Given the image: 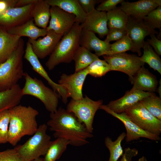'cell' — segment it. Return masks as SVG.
Instances as JSON below:
<instances>
[{
  "label": "cell",
  "instance_id": "8fae6325",
  "mask_svg": "<svg viewBox=\"0 0 161 161\" xmlns=\"http://www.w3.org/2000/svg\"><path fill=\"white\" fill-rule=\"evenodd\" d=\"M126 30L132 43V52H137L140 56L142 54L141 48L145 38L151 34H158V32L149 28L142 21H136L129 16Z\"/></svg>",
  "mask_w": 161,
  "mask_h": 161
},
{
  "label": "cell",
  "instance_id": "f35d334b",
  "mask_svg": "<svg viewBox=\"0 0 161 161\" xmlns=\"http://www.w3.org/2000/svg\"><path fill=\"white\" fill-rule=\"evenodd\" d=\"M123 1V0H103L95 9L98 11L107 12L116 8L117 7V5Z\"/></svg>",
  "mask_w": 161,
  "mask_h": 161
},
{
  "label": "cell",
  "instance_id": "d4e9b609",
  "mask_svg": "<svg viewBox=\"0 0 161 161\" xmlns=\"http://www.w3.org/2000/svg\"><path fill=\"white\" fill-rule=\"evenodd\" d=\"M50 7L46 0H38L34 4L31 15L35 25L38 27H47L50 17Z\"/></svg>",
  "mask_w": 161,
  "mask_h": 161
},
{
  "label": "cell",
  "instance_id": "5b68a950",
  "mask_svg": "<svg viewBox=\"0 0 161 161\" xmlns=\"http://www.w3.org/2000/svg\"><path fill=\"white\" fill-rule=\"evenodd\" d=\"M23 77L25 82L22 88L23 95H31L38 99L50 113L56 111L59 97L56 92L46 86L41 80L31 77L27 72H24Z\"/></svg>",
  "mask_w": 161,
  "mask_h": 161
},
{
  "label": "cell",
  "instance_id": "9a60e30c",
  "mask_svg": "<svg viewBox=\"0 0 161 161\" xmlns=\"http://www.w3.org/2000/svg\"><path fill=\"white\" fill-rule=\"evenodd\" d=\"M50 17L48 31L53 30L64 35L69 31L76 22L75 17L55 6H51Z\"/></svg>",
  "mask_w": 161,
  "mask_h": 161
},
{
  "label": "cell",
  "instance_id": "2e32d148",
  "mask_svg": "<svg viewBox=\"0 0 161 161\" xmlns=\"http://www.w3.org/2000/svg\"><path fill=\"white\" fill-rule=\"evenodd\" d=\"M34 4L8 8L0 15V26L7 29L25 23L32 18L31 12Z\"/></svg>",
  "mask_w": 161,
  "mask_h": 161
},
{
  "label": "cell",
  "instance_id": "277c9868",
  "mask_svg": "<svg viewBox=\"0 0 161 161\" xmlns=\"http://www.w3.org/2000/svg\"><path fill=\"white\" fill-rule=\"evenodd\" d=\"M24 42L21 38L18 45L11 55L0 64V92L10 89L18 84L23 77Z\"/></svg>",
  "mask_w": 161,
  "mask_h": 161
},
{
  "label": "cell",
  "instance_id": "74e56055",
  "mask_svg": "<svg viewBox=\"0 0 161 161\" xmlns=\"http://www.w3.org/2000/svg\"><path fill=\"white\" fill-rule=\"evenodd\" d=\"M127 35L126 30L109 28V31L104 41L110 43L112 41H118Z\"/></svg>",
  "mask_w": 161,
  "mask_h": 161
},
{
  "label": "cell",
  "instance_id": "603a6c76",
  "mask_svg": "<svg viewBox=\"0 0 161 161\" xmlns=\"http://www.w3.org/2000/svg\"><path fill=\"white\" fill-rule=\"evenodd\" d=\"M21 37L9 33L0 26V64L5 62L17 48Z\"/></svg>",
  "mask_w": 161,
  "mask_h": 161
},
{
  "label": "cell",
  "instance_id": "836d02e7",
  "mask_svg": "<svg viewBox=\"0 0 161 161\" xmlns=\"http://www.w3.org/2000/svg\"><path fill=\"white\" fill-rule=\"evenodd\" d=\"M133 47L131 41L127 35L122 38L111 44L109 51L106 55H111L129 51L132 52Z\"/></svg>",
  "mask_w": 161,
  "mask_h": 161
},
{
  "label": "cell",
  "instance_id": "4fadbf2b",
  "mask_svg": "<svg viewBox=\"0 0 161 161\" xmlns=\"http://www.w3.org/2000/svg\"><path fill=\"white\" fill-rule=\"evenodd\" d=\"M24 58L30 63L32 69L45 79L52 89L58 93L63 103H66L68 97L66 90L61 85L54 82L51 79L40 62L39 58L33 52L31 44L28 41L26 44Z\"/></svg>",
  "mask_w": 161,
  "mask_h": 161
},
{
  "label": "cell",
  "instance_id": "d6a6232c",
  "mask_svg": "<svg viewBox=\"0 0 161 161\" xmlns=\"http://www.w3.org/2000/svg\"><path fill=\"white\" fill-rule=\"evenodd\" d=\"M87 69L88 75L95 77H102L111 71L108 63L105 60L99 58L93 61Z\"/></svg>",
  "mask_w": 161,
  "mask_h": 161
},
{
  "label": "cell",
  "instance_id": "83f0119b",
  "mask_svg": "<svg viewBox=\"0 0 161 161\" xmlns=\"http://www.w3.org/2000/svg\"><path fill=\"white\" fill-rule=\"evenodd\" d=\"M69 144L68 140L62 138H57L51 141L44 161H55L61 157Z\"/></svg>",
  "mask_w": 161,
  "mask_h": 161
},
{
  "label": "cell",
  "instance_id": "1f68e13d",
  "mask_svg": "<svg viewBox=\"0 0 161 161\" xmlns=\"http://www.w3.org/2000/svg\"><path fill=\"white\" fill-rule=\"evenodd\" d=\"M154 116L161 120V98L153 93L140 101Z\"/></svg>",
  "mask_w": 161,
  "mask_h": 161
},
{
  "label": "cell",
  "instance_id": "44dd1931",
  "mask_svg": "<svg viewBox=\"0 0 161 161\" xmlns=\"http://www.w3.org/2000/svg\"><path fill=\"white\" fill-rule=\"evenodd\" d=\"M131 82L133 85L132 89L153 93L156 90L158 83L156 76L144 66L140 69Z\"/></svg>",
  "mask_w": 161,
  "mask_h": 161
},
{
  "label": "cell",
  "instance_id": "4dcf8cb0",
  "mask_svg": "<svg viewBox=\"0 0 161 161\" xmlns=\"http://www.w3.org/2000/svg\"><path fill=\"white\" fill-rule=\"evenodd\" d=\"M126 136V133L123 132L121 133L114 141H112L111 138L108 136L105 138V144L110 153L108 161H118L119 158L122 156L123 151L121 143Z\"/></svg>",
  "mask_w": 161,
  "mask_h": 161
},
{
  "label": "cell",
  "instance_id": "f6af8a7d",
  "mask_svg": "<svg viewBox=\"0 0 161 161\" xmlns=\"http://www.w3.org/2000/svg\"><path fill=\"white\" fill-rule=\"evenodd\" d=\"M161 79L160 80V85L158 88L156 90L157 92L159 93L160 95V97L161 98Z\"/></svg>",
  "mask_w": 161,
  "mask_h": 161
},
{
  "label": "cell",
  "instance_id": "6da1fadb",
  "mask_svg": "<svg viewBox=\"0 0 161 161\" xmlns=\"http://www.w3.org/2000/svg\"><path fill=\"white\" fill-rule=\"evenodd\" d=\"M50 118L47 125L51 131L54 132L53 136L66 139L72 145L78 147L86 145L89 143L87 139L93 136L73 114L63 108L60 107L50 113Z\"/></svg>",
  "mask_w": 161,
  "mask_h": 161
},
{
  "label": "cell",
  "instance_id": "ba28073f",
  "mask_svg": "<svg viewBox=\"0 0 161 161\" xmlns=\"http://www.w3.org/2000/svg\"><path fill=\"white\" fill-rule=\"evenodd\" d=\"M125 112L142 129L152 134L160 136L161 133V120L152 114L140 101Z\"/></svg>",
  "mask_w": 161,
  "mask_h": 161
},
{
  "label": "cell",
  "instance_id": "30bf717a",
  "mask_svg": "<svg viewBox=\"0 0 161 161\" xmlns=\"http://www.w3.org/2000/svg\"><path fill=\"white\" fill-rule=\"evenodd\" d=\"M100 109L104 110L123 123L126 130L125 138L127 142L137 140L141 138H146L156 141L161 140L160 136L150 133L140 128L130 119L125 112L119 114L116 113L103 104L100 106Z\"/></svg>",
  "mask_w": 161,
  "mask_h": 161
},
{
  "label": "cell",
  "instance_id": "ac0fdd59",
  "mask_svg": "<svg viewBox=\"0 0 161 161\" xmlns=\"http://www.w3.org/2000/svg\"><path fill=\"white\" fill-rule=\"evenodd\" d=\"M153 93L131 89L121 97L112 101L106 105L114 112L120 113L125 112L143 99Z\"/></svg>",
  "mask_w": 161,
  "mask_h": 161
},
{
  "label": "cell",
  "instance_id": "8992f818",
  "mask_svg": "<svg viewBox=\"0 0 161 161\" xmlns=\"http://www.w3.org/2000/svg\"><path fill=\"white\" fill-rule=\"evenodd\" d=\"M47 124L40 125L32 137L15 148L24 161H32L45 155L51 141L50 136L47 133Z\"/></svg>",
  "mask_w": 161,
  "mask_h": 161
},
{
  "label": "cell",
  "instance_id": "ab89813d",
  "mask_svg": "<svg viewBox=\"0 0 161 161\" xmlns=\"http://www.w3.org/2000/svg\"><path fill=\"white\" fill-rule=\"evenodd\" d=\"M83 11L87 14L95 10V6L99 1L96 0H78Z\"/></svg>",
  "mask_w": 161,
  "mask_h": 161
},
{
  "label": "cell",
  "instance_id": "7bdbcfd3",
  "mask_svg": "<svg viewBox=\"0 0 161 161\" xmlns=\"http://www.w3.org/2000/svg\"><path fill=\"white\" fill-rule=\"evenodd\" d=\"M18 0H0V15L9 8L15 7Z\"/></svg>",
  "mask_w": 161,
  "mask_h": 161
},
{
  "label": "cell",
  "instance_id": "f546056e",
  "mask_svg": "<svg viewBox=\"0 0 161 161\" xmlns=\"http://www.w3.org/2000/svg\"><path fill=\"white\" fill-rule=\"evenodd\" d=\"M142 48L143 54L139 57L140 60L144 63L148 64L150 67L157 71L161 74V60L152 47L147 41H144Z\"/></svg>",
  "mask_w": 161,
  "mask_h": 161
},
{
  "label": "cell",
  "instance_id": "d6986e66",
  "mask_svg": "<svg viewBox=\"0 0 161 161\" xmlns=\"http://www.w3.org/2000/svg\"><path fill=\"white\" fill-rule=\"evenodd\" d=\"M107 21L106 12L95 9L87 14L85 21L80 25L82 30L96 33L103 38L106 35L109 31Z\"/></svg>",
  "mask_w": 161,
  "mask_h": 161
},
{
  "label": "cell",
  "instance_id": "7c38bea8",
  "mask_svg": "<svg viewBox=\"0 0 161 161\" xmlns=\"http://www.w3.org/2000/svg\"><path fill=\"white\" fill-rule=\"evenodd\" d=\"M88 75L87 68L74 74L68 75L62 74L58 80V84L66 90L68 97L78 100L83 97L82 88L86 78Z\"/></svg>",
  "mask_w": 161,
  "mask_h": 161
},
{
  "label": "cell",
  "instance_id": "8d00e7d4",
  "mask_svg": "<svg viewBox=\"0 0 161 161\" xmlns=\"http://www.w3.org/2000/svg\"><path fill=\"white\" fill-rule=\"evenodd\" d=\"M0 161H24L14 148L0 152Z\"/></svg>",
  "mask_w": 161,
  "mask_h": 161
},
{
  "label": "cell",
  "instance_id": "3957f363",
  "mask_svg": "<svg viewBox=\"0 0 161 161\" xmlns=\"http://www.w3.org/2000/svg\"><path fill=\"white\" fill-rule=\"evenodd\" d=\"M81 30L80 24L76 22L63 35L45 63L49 70L53 69L60 64L69 63L73 60L74 54L80 46Z\"/></svg>",
  "mask_w": 161,
  "mask_h": 161
},
{
  "label": "cell",
  "instance_id": "7dc6e473",
  "mask_svg": "<svg viewBox=\"0 0 161 161\" xmlns=\"http://www.w3.org/2000/svg\"><path fill=\"white\" fill-rule=\"evenodd\" d=\"M32 161H44V159L43 158L39 157Z\"/></svg>",
  "mask_w": 161,
  "mask_h": 161
},
{
  "label": "cell",
  "instance_id": "b9f144b4",
  "mask_svg": "<svg viewBox=\"0 0 161 161\" xmlns=\"http://www.w3.org/2000/svg\"><path fill=\"white\" fill-rule=\"evenodd\" d=\"M138 154V150L135 148H126L120 161H131L133 158L136 156Z\"/></svg>",
  "mask_w": 161,
  "mask_h": 161
},
{
  "label": "cell",
  "instance_id": "484cf974",
  "mask_svg": "<svg viewBox=\"0 0 161 161\" xmlns=\"http://www.w3.org/2000/svg\"><path fill=\"white\" fill-rule=\"evenodd\" d=\"M23 96L22 88L18 84L10 89L0 92V112L19 104Z\"/></svg>",
  "mask_w": 161,
  "mask_h": 161
},
{
  "label": "cell",
  "instance_id": "bcb514c9",
  "mask_svg": "<svg viewBox=\"0 0 161 161\" xmlns=\"http://www.w3.org/2000/svg\"><path fill=\"white\" fill-rule=\"evenodd\" d=\"M137 161H148L146 158L144 156H143L139 158Z\"/></svg>",
  "mask_w": 161,
  "mask_h": 161
},
{
  "label": "cell",
  "instance_id": "ee69618b",
  "mask_svg": "<svg viewBox=\"0 0 161 161\" xmlns=\"http://www.w3.org/2000/svg\"><path fill=\"white\" fill-rule=\"evenodd\" d=\"M38 0H18L15 7H21L35 4Z\"/></svg>",
  "mask_w": 161,
  "mask_h": 161
},
{
  "label": "cell",
  "instance_id": "cb8c5ba5",
  "mask_svg": "<svg viewBox=\"0 0 161 161\" xmlns=\"http://www.w3.org/2000/svg\"><path fill=\"white\" fill-rule=\"evenodd\" d=\"M51 6H55L74 15L76 22L81 24L86 19L87 14L83 11L78 0H46Z\"/></svg>",
  "mask_w": 161,
  "mask_h": 161
},
{
  "label": "cell",
  "instance_id": "4316f807",
  "mask_svg": "<svg viewBox=\"0 0 161 161\" xmlns=\"http://www.w3.org/2000/svg\"><path fill=\"white\" fill-rule=\"evenodd\" d=\"M98 57L86 48L80 46L75 52L73 60L75 62V72L87 68Z\"/></svg>",
  "mask_w": 161,
  "mask_h": 161
},
{
  "label": "cell",
  "instance_id": "60d3db41",
  "mask_svg": "<svg viewBox=\"0 0 161 161\" xmlns=\"http://www.w3.org/2000/svg\"><path fill=\"white\" fill-rule=\"evenodd\" d=\"M151 39H148L147 41L149 44L154 48L155 52L159 55H161V40L156 36L155 34L150 35Z\"/></svg>",
  "mask_w": 161,
  "mask_h": 161
},
{
  "label": "cell",
  "instance_id": "9c48e42d",
  "mask_svg": "<svg viewBox=\"0 0 161 161\" xmlns=\"http://www.w3.org/2000/svg\"><path fill=\"white\" fill-rule=\"evenodd\" d=\"M104 60L109 66L111 71H120L127 74L131 81L140 69L144 66L139 57L126 52L111 55H104Z\"/></svg>",
  "mask_w": 161,
  "mask_h": 161
},
{
  "label": "cell",
  "instance_id": "f1b7e54d",
  "mask_svg": "<svg viewBox=\"0 0 161 161\" xmlns=\"http://www.w3.org/2000/svg\"><path fill=\"white\" fill-rule=\"evenodd\" d=\"M106 15L109 28L126 30L129 16L120 7L107 12Z\"/></svg>",
  "mask_w": 161,
  "mask_h": 161
},
{
  "label": "cell",
  "instance_id": "5bb4252c",
  "mask_svg": "<svg viewBox=\"0 0 161 161\" xmlns=\"http://www.w3.org/2000/svg\"><path fill=\"white\" fill-rule=\"evenodd\" d=\"M121 9L128 16L138 21H142L151 11L161 6V0H140L129 2L124 0L120 3Z\"/></svg>",
  "mask_w": 161,
  "mask_h": 161
},
{
  "label": "cell",
  "instance_id": "e575fe53",
  "mask_svg": "<svg viewBox=\"0 0 161 161\" xmlns=\"http://www.w3.org/2000/svg\"><path fill=\"white\" fill-rule=\"evenodd\" d=\"M143 23L151 30L156 28L161 31V6L150 12L142 21Z\"/></svg>",
  "mask_w": 161,
  "mask_h": 161
},
{
  "label": "cell",
  "instance_id": "7a4b0ae2",
  "mask_svg": "<svg viewBox=\"0 0 161 161\" xmlns=\"http://www.w3.org/2000/svg\"><path fill=\"white\" fill-rule=\"evenodd\" d=\"M9 111L8 143L15 146L23 137L32 135L35 132L38 127L36 117L39 112L30 106L20 104Z\"/></svg>",
  "mask_w": 161,
  "mask_h": 161
},
{
  "label": "cell",
  "instance_id": "d590c367",
  "mask_svg": "<svg viewBox=\"0 0 161 161\" xmlns=\"http://www.w3.org/2000/svg\"><path fill=\"white\" fill-rule=\"evenodd\" d=\"M10 118L9 110L0 112V144L8 143Z\"/></svg>",
  "mask_w": 161,
  "mask_h": 161
},
{
  "label": "cell",
  "instance_id": "e0dca14e",
  "mask_svg": "<svg viewBox=\"0 0 161 161\" xmlns=\"http://www.w3.org/2000/svg\"><path fill=\"white\" fill-rule=\"evenodd\" d=\"M63 35L49 30L42 38L37 40L28 39L32 50L39 59H43L50 55Z\"/></svg>",
  "mask_w": 161,
  "mask_h": 161
},
{
  "label": "cell",
  "instance_id": "7402d4cb",
  "mask_svg": "<svg viewBox=\"0 0 161 161\" xmlns=\"http://www.w3.org/2000/svg\"><path fill=\"white\" fill-rule=\"evenodd\" d=\"M5 29L12 35L21 38L26 36L32 40H36L38 37H44L48 32L47 28H41L37 26L32 18L20 25Z\"/></svg>",
  "mask_w": 161,
  "mask_h": 161
},
{
  "label": "cell",
  "instance_id": "52a82bcc",
  "mask_svg": "<svg viewBox=\"0 0 161 161\" xmlns=\"http://www.w3.org/2000/svg\"><path fill=\"white\" fill-rule=\"evenodd\" d=\"M103 103L102 100L94 101L85 96L80 100L72 99L66 110L73 114L78 121L85 125L88 131L92 133L95 115Z\"/></svg>",
  "mask_w": 161,
  "mask_h": 161
},
{
  "label": "cell",
  "instance_id": "ffe728a7",
  "mask_svg": "<svg viewBox=\"0 0 161 161\" xmlns=\"http://www.w3.org/2000/svg\"><path fill=\"white\" fill-rule=\"evenodd\" d=\"M79 44L91 51L93 50L98 57L106 55L109 50L110 44L99 39L95 33L82 30L80 36Z\"/></svg>",
  "mask_w": 161,
  "mask_h": 161
}]
</instances>
